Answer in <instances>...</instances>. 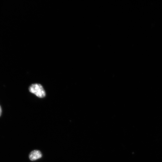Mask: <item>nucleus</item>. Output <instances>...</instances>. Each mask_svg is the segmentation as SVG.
Instances as JSON below:
<instances>
[{
    "label": "nucleus",
    "instance_id": "f257e3e1",
    "mask_svg": "<svg viewBox=\"0 0 162 162\" xmlns=\"http://www.w3.org/2000/svg\"><path fill=\"white\" fill-rule=\"evenodd\" d=\"M29 92L40 98H44L46 95L45 91L40 84L35 83L31 84L29 87Z\"/></svg>",
    "mask_w": 162,
    "mask_h": 162
},
{
    "label": "nucleus",
    "instance_id": "f03ea898",
    "mask_svg": "<svg viewBox=\"0 0 162 162\" xmlns=\"http://www.w3.org/2000/svg\"><path fill=\"white\" fill-rule=\"evenodd\" d=\"M42 157V154L40 151L34 150L32 151L29 154V158L32 161H34Z\"/></svg>",
    "mask_w": 162,
    "mask_h": 162
},
{
    "label": "nucleus",
    "instance_id": "7ed1b4c3",
    "mask_svg": "<svg viewBox=\"0 0 162 162\" xmlns=\"http://www.w3.org/2000/svg\"><path fill=\"white\" fill-rule=\"evenodd\" d=\"M2 110L1 107L0 106V116H1L2 113Z\"/></svg>",
    "mask_w": 162,
    "mask_h": 162
}]
</instances>
